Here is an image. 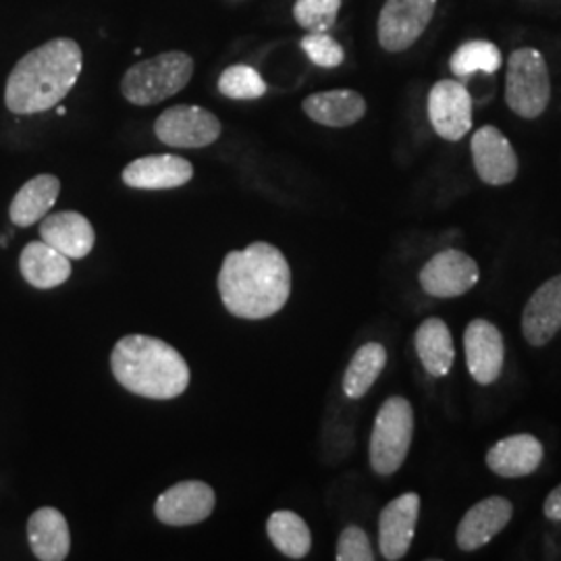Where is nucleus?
<instances>
[{"mask_svg": "<svg viewBox=\"0 0 561 561\" xmlns=\"http://www.w3.org/2000/svg\"><path fill=\"white\" fill-rule=\"evenodd\" d=\"M194 76V60L181 50L162 53L134 65L121 80L125 101L152 106L180 94Z\"/></svg>", "mask_w": 561, "mask_h": 561, "instance_id": "20e7f679", "label": "nucleus"}, {"mask_svg": "<svg viewBox=\"0 0 561 561\" xmlns=\"http://www.w3.org/2000/svg\"><path fill=\"white\" fill-rule=\"evenodd\" d=\"M426 108L435 134L443 140H461L472 129V96L461 81H437Z\"/></svg>", "mask_w": 561, "mask_h": 561, "instance_id": "9d476101", "label": "nucleus"}, {"mask_svg": "<svg viewBox=\"0 0 561 561\" xmlns=\"http://www.w3.org/2000/svg\"><path fill=\"white\" fill-rule=\"evenodd\" d=\"M111 368L121 387L146 400H175L190 385V366L180 352L148 335L121 337Z\"/></svg>", "mask_w": 561, "mask_h": 561, "instance_id": "7ed1b4c3", "label": "nucleus"}, {"mask_svg": "<svg viewBox=\"0 0 561 561\" xmlns=\"http://www.w3.org/2000/svg\"><path fill=\"white\" fill-rule=\"evenodd\" d=\"M545 458L542 443L528 433L503 437L486 454V466L503 479H520L533 474Z\"/></svg>", "mask_w": 561, "mask_h": 561, "instance_id": "6ab92c4d", "label": "nucleus"}, {"mask_svg": "<svg viewBox=\"0 0 561 561\" xmlns=\"http://www.w3.org/2000/svg\"><path fill=\"white\" fill-rule=\"evenodd\" d=\"M266 533L271 542L285 558L304 560L312 549L310 528L296 512L279 510L271 514V518L266 522Z\"/></svg>", "mask_w": 561, "mask_h": 561, "instance_id": "a878e982", "label": "nucleus"}, {"mask_svg": "<svg viewBox=\"0 0 561 561\" xmlns=\"http://www.w3.org/2000/svg\"><path fill=\"white\" fill-rule=\"evenodd\" d=\"M472 161L482 183L502 187L518 175V157L510 140L493 125H484L472 136Z\"/></svg>", "mask_w": 561, "mask_h": 561, "instance_id": "ddd939ff", "label": "nucleus"}, {"mask_svg": "<svg viewBox=\"0 0 561 561\" xmlns=\"http://www.w3.org/2000/svg\"><path fill=\"white\" fill-rule=\"evenodd\" d=\"M81 65L80 44L71 38H55L34 48L7 80V108L15 115H38L59 106L78 83Z\"/></svg>", "mask_w": 561, "mask_h": 561, "instance_id": "f03ea898", "label": "nucleus"}, {"mask_svg": "<svg viewBox=\"0 0 561 561\" xmlns=\"http://www.w3.org/2000/svg\"><path fill=\"white\" fill-rule=\"evenodd\" d=\"M27 541L42 561H62L71 549V533L57 507H41L27 520Z\"/></svg>", "mask_w": 561, "mask_h": 561, "instance_id": "aec40b11", "label": "nucleus"}, {"mask_svg": "<svg viewBox=\"0 0 561 561\" xmlns=\"http://www.w3.org/2000/svg\"><path fill=\"white\" fill-rule=\"evenodd\" d=\"M437 0H387L379 15V44L387 53L408 50L435 15Z\"/></svg>", "mask_w": 561, "mask_h": 561, "instance_id": "6e6552de", "label": "nucleus"}, {"mask_svg": "<svg viewBox=\"0 0 561 561\" xmlns=\"http://www.w3.org/2000/svg\"><path fill=\"white\" fill-rule=\"evenodd\" d=\"M419 516L421 497L416 493H403L382 507L379 516V549L385 560H401L410 551Z\"/></svg>", "mask_w": 561, "mask_h": 561, "instance_id": "4468645a", "label": "nucleus"}, {"mask_svg": "<svg viewBox=\"0 0 561 561\" xmlns=\"http://www.w3.org/2000/svg\"><path fill=\"white\" fill-rule=\"evenodd\" d=\"M194 178L192 162L175 154H152L129 162L121 180L134 190H175Z\"/></svg>", "mask_w": 561, "mask_h": 561, "instance_id": "f3484780", "label": "nucleus"}, {"mask_svg": "<svg viewBox=\"0 0 561 561\" xmlns=\"http://www.w3.org/2000/svg\"><path fill=\"white\" fill-rule=\"evenodd\" d=\"M60 181L55 175H36L34 180L23 183L20 192L11 202L9 217L18 227H30L34 222L42 221L53 206L59 201Z\"/></svg>", "mask_w": 561, "mask_h": 561, "instance_id": "5701e85b", "label": "nucleus"}, {"mask_svg": "<svg viewBox=\"0 0 561 561\" xmlns=\"http://www.w3.org/2000/svg\"><path fill=\"white\" fill-rule=\"evenodd\" d=\"M340 9L341 0H296L294 18L308 32H329L337 21Z\"/></svg>", "mask_w": 561, "mask_h": 561, "instance_id": "c85d7f7f", "label": "nucleus"}, {"mask_svg": "<svg viewBox=\"0 0 561 561\" xmlns=\"http://www.w3.org/2000/svg\"><path fill=\"white\" fill-rule=\"evenodd\" d=\"M414 435V410L405 398H389L381 405L370 435V466L377 474L391 477L408 458Z\"/></svg>", "mask_w": 561, "mask_h": 561, "instance_id": "39448f33", "label": "nucleus"}, {"mask_svg": "<svg viewBox=\"0 0 561 561\" xmlns=\"http://www.w3.org/2000/svg\"><path fill=\"white\" fill-rule=\"evenodd\" d=\"M502 50L497 44L486 41H470L461 44L451 55L449 69L456 78H470L472 73L493 76L502 67Z\"/></svg>", "mask_w": 561, "mask_h": 561, "instance_id": "bb28decb", "label": "nucleus"}, {"mask_svg": "<svg viewBox=\"0 0 561 561\" xmlns=\"http://www.w3.org/2000/svg\"><path fill=\"white\" fill-rule=\"evenodd\" d=\"M301 108L324 127H350L366 115V101L354 90H329L308 96Z\"/></svg>", "mask_w": 561, "mask_h": 561, "instance_id": "4be33fe9", "label": "nucleus"}, {"mask_svg": "<svg viewBox=\"0 0 561 561\" xmlns=\"http://www.w3.org/2000/svg\"><path fill=\"white\" fill-rule=\"evenodd\" d=\"M225 308L243 321L275 317L289 300L291 268L279 248L254 241L245 250L229 252L219 273Z\"/></svg>", "mask_w": 561, "mask_h": 561, "instance_id": "f257e3e1", "label": "nucleus"}, {"mask_svg": "<svg viewBox=\"0 0 561 561\" xmlns=\"http://www.w3.org/2000/svg\"><path fill=\"white\" fill-rule=\"evenodd\" d=\"M221 121L194 104H175L154 123L157 138L171 148H206L219 140Z\"/></svg>", "mask_w": 561, "mask_h": 561, "instance_id": "0eeeda50", "label": "nucleus"}, {"mask_svg": "<svg viewBox=\"0 0 561 561\" xmlns=\"http://www.w3.org/2000/svg\"><path fill=\"white\" fill-rule=\"evenodd\" d=\"M542 514L549 520L561 522V484L556 486L542 505Z\"/></svg>", "mask_w": 561, "mask_h": 561, "instance_id": "2f4dec72", "label": "nucleus"}, {"mask_svg": "<svg viewBox=\"0 0 561 561\" xmlns=\"http://www.w3.org/2000/svg\"><path fill=\"white\" fill-rule=\"evenodd\" d=\"M466 364L472 379L489 387L502 377L505 345L502 331L491 321L474 319L466 327L463 333Z\"/></svg>", "mask_w": 561, "mask_h": 561, "instance_id": "f8f14e48", "label": "nucleus"}, {"mask_svg": "<svg viewBox=\"0 0 561 561\" xmlns=\"http://www.w3.org/2000/svg\"><path fill=\"white\" fill-rule=\"evenodd\" d=\"M481 279V271L474 259L461 250H442L422 266L421 287L433 298H460Z\"/></svg>", "mask_w": 561, "mask_h": 561, "instance_id": "1a4fd4ad", "label": "nucleus"}, {"mask_svg": "<svg viewBox=\"0 0 561 561\" xmlns=\"http://www.w3.org/2000/svg\"><path fill=\"white\" fill-rule=\"evenodd\" d=\"M387 364V350L377 341L364 343L354 354L345 375H343V393L350 400H362L370 387L381 377Z\"/></svg>", "mask_w": 561, "mask_h": 561, "instance_id": "393cba45", "label": "nucleus"}, {"mask_svg": "<svg viewBox=\"0 0 561 561\" xmlns=\"http://www.w3.org/2000/svg\"><path fill=\"white\" fill-rule=\"evenodd\" d=\"M215 491L202 481H183L169 486L154 503V514L169 526H192L206 520L215 510Z\"/></svg>", "mask_w": 561, "mask_h": 561, "instance_id": "9b49d317", "label": "nucleus"}, {"mask_svg": "<svg viewBox=\"0 0 561 561\" xmlns=\"http://www.w3.org/2000/svg\"><path fill=\"white\" fill-rule=\"evenodd\" d=\"M416 354L421 358L422 366L433 377L449 375L454 360H456V347L449 327L442 319H426L419 327L416 337Z\"/></svg>", "mask_w": 561, "mask_h": 561, "instance_id": "b1692460", "label": "nucleus"}, {"mask_svg": "<svg viewBox=\"0 0 561 561\" xmlns=\"http://www.w3.org/2000/svg\"><path fill=\"white\" fill-rule=\"evenodd\" d=\"M514 516V505L505 497H486L474 503L461 518L456 542L461 551L472 553L493 541Z\"/></svg>", "mask_w": 561, "mask_h": 561, "instance_id": "2eb2a0df", "label": "nucleus"}, {"mask_svg": "<svg viewBox=\"0 0 561 561\" xmlns=\"http://www.w3.org/2000/svg\"><path fill=\"white\" fill-rule=\"evenodd\" d=\"M219 92L231 101H256L266 94V83L254 67L231 65L219 78Z\"/></svg>", "mask_w": 561, "mask_h": 561, "instance_id": "cd10ccee", "label": "nucleus"}, {"mask_svg": "<svg viewBox=\"0 0 561 561\" xmlns=\"http://www.w3.org/2000/svg\"><path fill=\"white\" fill-rule=\"evenodd\" d=\"M20 271L32 287L53 289L71 277V259L60 254L46 241H30L21 250Z\"/></svg>", "mask_w": 561, "mask_h": 561, "instance_id": "412c9836", "label": "nucleus"}, {"mask_svg": "<svg viewBox=\"0 0 561 561\" xmlns=\"http://www.w3.org/2000/svg\"><path fill=\"white\" fill-rule=\"evenodd\" d=\"M551 99L549 69L537 48L512 53L505 73V102L522 119L541 117Z\"/></svg>", "mask_w": 561, "mask_h": 561, "instance_id": "423d86ee", "label": "nucleus"}, {"mask_svg": "<svg viewBox=\"0 0 561 561\" xmlns=\"http://www.w3.org/2000/svg\"><path fill=\"white\" fill-rule=\"evenodd\" d=\"M57 111H59V115H65V113H67V108H65V106H59Z\"/></svg>", "mask_w": 561, "mask_h": 561, "instance_id": "473e14b6", "label": "nucleus"}, {"mask_svg": "<svg viewBox=\"0 0 561 561\" xmlns=\"http://www.w3.org/2000/svg\"><path fill=\"white\" fill-rule=\"evenodd\" d=\"M337 561H373L375 551L368 535L360 526H347L343 528L337 541Z\"/></svg>", "mask_w": 561, "mask_h": 561, "instance_id": "7c9ffc66", "label": "nucleus"}, {"mask_svg": "<svg viewBox=\"0 0 561 561\" xmlns=\"http://www.w3.org/2000/svg\"><path fill=\"white\" fill-rule=\"evenodd\" d=\"M300 44L306 57L324 69H335L345 59L340 42L333 41L327 32H310Z\"/></svg>", "mask_w": 561, "mask_h": 561, "instance_id": "c756f323", "label": "nucleus"}, {"mask_svg": "<svg viewBox=\"0 0 561 561\" xmlns=\"http://www.w3.org/2000/svg\"><path fill=\"white\" fill-rule=\"evenodd\" d=\"M561 331V275L545 280L526 301L522 312V335L535 347H542Z\"/></svg>", "mask_w": 561, "mask_h": 561, "instance_id": "dca6fc26", "label": "nucleus"}, {"mask_svg": "<svg viewBox=\"0 0 561 561\" xmlns=\"http://www.w3.org/2000/svg\"><path fill=\"white\" fill-rule=\"evenodd\" d=\"M41 238L55 250H59L60 254L73 261L85 259L96 243L92 222L76 210L46 215L41 222Z\"/></svg>", "mask_w": 561, "mask_h": 561, "instance_id": "a211bd4d", "label": "nucleus"}]
</instances>
